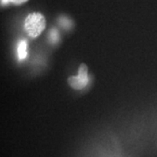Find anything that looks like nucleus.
I'll return each instance as SVG.
<instances>
[{
	"label": "nucleus",
	"mask_w": 157,
	"mask_h": 157,
	"mask_svg": "<svg viewBox=\"0 0 157 157\" xmlns=\"http://www.w3.org/2000/svg\"><path fill=\"white\" fill-rule=\"evenodd\" d=\"M45 17L39 12L29 14L25 20V30L30 37L37 38L45 30Z\"/></svg>",
	"instance_id": "obj_1"
},
{
	"label": "nucleus",
	"mask_w": 157,
	"mask_h": 157,
	"mask_svg": "<svg viewBox=\"0 0 157 157\" xmlns=\"http://www.w3.org/2000/svg\"><path fill=\"white\" fill-rule=\"evenodd\" d=\"M68 83L73 89L80 90L85 88L88 83V68L81 64L78 69V76H72L68 78Z\"/></svg>",
	"instance_id": "obj_2"
},
{
	"label": "nucleus",
	"mask_w": 157,
	"mask_h": 157,
	"mask_svg": "<svg viewBox=\"0 0 157 157\" xmlns=\"http://www.w3.org/2000/svg\"><path fill=\"white\" fill-rule=\"evenodd\" d=\"M27 55V43L25 40H20L17 45V58L21 61L25 59Z\"/></svg>",
	"instance_id": "obj_3"
},
{
	"label": "nucleus",
	"mask_w": 157,
	"mask_h": 157,
	"mask_svg": "<svg viewBox=\"0 0 157 157\" xmlns=\"http://www.w3.org/2000/svg\"><path fill=\"white\" fill-rule=\"evenodd\" d=\"M59 24H60V25H61L63 28L65 29H69L72 27V25H73V23L72 21L67 18V17H61L59 19Z\"/></svg>",
	"instance_id": "obj_4"
},
{
	"label": "nucleus",
	"mask_w": 157,
	"mask_h": 157,
	"mask_svg": "<svg viewBox=\"0 0 157 157\" xmlns=\"http://www.w3.org/2000/svg\"><path fill=\"white\" fill-rule=\"evenodd\" d=\"M49 39H50L51 43H57L59 39V33L57 31V29L53 28L52 29L49 33Z\"/></svg>",
	"instance_id": "obj_5"
},
{
	"label": "nucleus",
	"mask_w": 157,
	"mask_h": 157,
	"mask_svg": "<svg viewBox=\"0 0 157 157\" xmlns=\"http://www.w3.org/2000/svg\"><path fill=\"white\" fill-rule=\"evenodd\" d=\"M28 0H10V2L14 4V5H17V6H19V5H22L24 3L27 2Z\"/></svg>",
	"instance_id": "obj_6"
},
{
	"label": "nucleus",
	"mask_w": 157,
	"mask_h": 157,
	"mask_svg": "<svg viewBox=\"0 0 157 157\" xmlns=\"http://www.w3.org/2000/svg\"><path fill=\"white\" fill-rule=\"evenodd\" d=\"M10 3H11L10 0H1V5L2 6H6V5H8Z\"/></svg>",
	"instance_id": "obj_7"
}]
</instances>
